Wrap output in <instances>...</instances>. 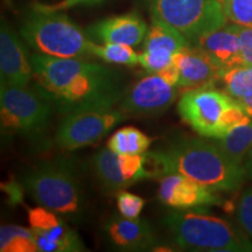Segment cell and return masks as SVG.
Listing matches in <instances>:
<instances>
[{
  "mask_svg": "<svg viewBox=\"0 0 252 252\" xmlns=\"http://www.w3.org/2000/svg\"><path fill=\"white\" fill-rule=\"evenodd\" d=\"M37 90L63 115L96 108H112L125 94L121 74L82 59L31 56Z\"/></svg>",
  "mask_w": 252,
  "mask_h": 252,
  "instance_id": "cell-1",
  "label": "cell"
},
{
  "mask_svg": "<svg viewBox=\"0 0 252 252\" xmlns=\"http://www.w3.org/2000/svg\"><path fill=\"white\" fill-rule=\"evenodd\" d=\"M100 1H103V0H63L62 2H60L58 5H53V6L48 5V7L61 11V9L72 7V6H76L80 4H97V2H100Z\"/></svg>",
  "mask_w": 252,
  "mask_h": 252,
  "instance_id": "cell-29",
  "label": "cell"
},
{
  "mask_svg": "<svg viewBox=\"0 0 252 252\" xmlns=\"http://www.w3.org/2000/svg\"><path fill=\"white\" fill-rule=\"evenodd\" d=\"M145 206V200L138 195L126 190H119L117 194V207L122 216L126 219H138Z\"/></svg>",
  "mask_w": 252,
  "mask_h": 252,
  "instance_id": "cell-26",
  "label": "cell"
},
{
  "mask_svg": "<svg viewBox=\"0 0 252 252\" xmlns=\"http://www.w3.org/2000/svg\"><path fill=\"white\" fill-rule=\"evenodd\" d=\"M33 76L31 59L17 34L5 23L0 31V78L1 84L27 87Z\"/></svg>",
  "mask_w": 252,
  "mask_h": 252,
  "instance_id": "cell-15",
  "label": "cell"
},
{
  "mask_svg": "<svg viewBox=\"0 0 252 252\" xmlns=\"http://www.w3.org/2000/svg\"><path fill=\"white\" fill-rule=\"evenodd\" d=\"M91 54L108 63L123 65H135L139 63V54L132 49V46L123 43H103L91 45Z\"/></svg>",
  "mask_w": 252,
  "mask_h": 252,
  "instance_id": "cell-24",
  "label": "cell"
},
{
  "mask_svg": "<svg viewBox=\"0 0 252 252\" xmlns=\"http://www.w3.org/2000/svg\"><path fill=\"white\" fill-rule=\"evenodd\" d=\"M149 27L138 13L106 18L88 28V33L103 43L137 46L146 37Z\"/></svg>",
  "mask_w": 252,
  "mask_h": 252,
  "instance_id": "cell-18",
  "label": "cell"
},
{
  "mask_svg": "<svg viewBox=\"0 0 252 252\" xmlns=\"http://www.w3.org/2000/svg\"><path fill=\"white\" fill-rule=\"evenodd\" d=\"M126 113L121 109L96 108L64 115L56 132V144L63 150H77L102 139L122 123Z\"/></svg>",
  "mask_w": 252,
  "mask_h": 252,
  "instance_id": "cell-8",
  "label": "cell"
},
{
  "mask_svg": "<svg viewBox=\"0 0 252 252\" xmlns=\"http://www.w3.org/2000/svg\"><path fill=\"white\" fill-rule=\"evenodd\" d=\"M21 185L41 207L67 217L83 213L86 198L80 174L70 159L58 158L25 172Z\"/></svg>",
  "mask_w": 252,
  "mask_h": 252,
  "instance_id": "cell-3",
  "label": "cell"
},
{
  "mask_svg": "<svg viewBox=\"0 0 252 252\" xmlns=\"http://www.w3.org/2000/svg\"><path fill=\"white\" fill-rule=\"evenodd\" d=\"M2 188H6L7 193L11 195V201H13L14 203L18 202V201L21 198V195H23V193H21V188L19 185L13 184L12 185V188H8L7 186L2 185Z\"/></svg>",
  "mask_w": 252,
  "mask_h": 252,
  "instance_id": "cell-30",
  "label": "cell"
},
{
  "mask_svg": "<svg viewBox=\"0 0 252 252\" xmlns=\"http://www.w3.org/2000/svg\"><path fill=\"white\" fill-rule=\"evenodd\" d=\"M152 178L181 174L212 190L235 191L247 178L244 166L230 160L216 143L201 138L173 141L163 150L145 153Z\"/></svg>",
  "mask_w": 252,
  "mask_h": 252,
  "instance_id": "cell-2",
  "label": "cell"
},
{
  "mask_svg": "<svg viewBox=\"0 0 252 252\" xmlns=\"http://www.w3.org/2000/svg\"><path fill=\"white\" fill-rule=\"evenodd\" d=\"M20 34L41 54L82 60L93 56V41L68 15L48 5L33 6V11L23 20Z\"/></svg>",
  "mask_w": 252,
  "mask_h": 252,
  "instance_id": "cell-4",
  "label": "cell"
},
{
  "mask_svg": "<svg viewBox=\"0 0 252 252\" xmlns=\"http://www.w3.org/2000/svg\"><path fill=\"white\" fill-rule=\"evenodd\" d=\"M235 99L210 86L189 89L178 104L181 118L198 134L206 138L220 137V122Z\"/></svg>",
  "mask_w": 252,
  "mask_h": 252,
  "instance_id": "cell-9",
  "label": "cell"
},
{
  "mask_svg": "<svg viewBox=\"0 0 252 252\" xmlns=\"http://www.w3.org/2000/svg\"><path fill=\"white\" fill-rule=\"evenodd\" d=\"M173 63L180 71L179 88L195 89L220 80V71L196 47L190 45L173 55Z\"/></svg>",
  "mask_w": 252,
  "mask_h": 252,
  "instance_id": "cell-19",
  "label": "cell"
},
{
  "mask_svg": "<svg viewBox=\"0 0 252 252\" xmlns=\"http://www.w3.org/2000/svg\"><path fill=\"white\" fill-rule=\"evenodd\" d=\"M1 252H35L37 244L32 229L20 225H2L0 229Z\"/></svg>",
  "mask_w": 252,
  "mask_h": 252,
  "instance_id": "cell-22",
  "label": "cell"
},
{
  "mask_svg": "<svg viewBox=\"0 0 252 252\" xmlns=\"http://www.w3.org/2000/svg\"><path fill=\"white\" fill-rule=\"evenodd\" d=\"M245 173H247V178H251L252 179V149L250 152H249L247 159L243 163Z\"/></svg>",
  "mask_w": 252,
  "mask_h": 252,
  "instance_id": "cell-32",
  "label": "cell"
},
{
  "mask_svg": "<svg viewBox=\"0 0 252 252\" xmlns=\"http://www.w3.org/2000/svg\"><path fill=\"white\" fill-rule=\"evenodd\" d=\"M191 45L196 47L212 61L215 67L223 72L243 65L241 42L231 25L204 34Z\"/></svg>",
  "mask_w": 252,
  "mask_h": 252,
  "instance_id": "cell-16",
  "label": "cell"
},
{
  "mask_svg": "<svg viewBox=\"0 0 252 252\" xmlns=\"http://www.w3.org/2000/svg\"><path fill=\"white\" fill-rule=\"evenodd\" d=\"M60 216L41 206L28 210V222L35 237L37 250L42 252L86 251L80 236Z\"/></svg>",
  "mask_w": 252,
  "mask_h": 252,
  "instance_id": "cell-10",
  "label": "cell"
},
{
  "mask_svg": "<svg viewBox=\"0 0 252 252\" xmlns=\"http://www.w3.org/2000/svg\"><path fill=\"white\" fill-rule=\"evenodd\" d=\"M163 224L179 247L191 250L248 252L252 243L225 220L197 210L178 209L163 217Z\"/></svg>",
  "mask_w": 252,
  "mask_h": 252,
  "instance_id": "cell-5",
  "label": "cell"
},
{
  "mask_svg": "<svg viewBox=\"0 0 252 252\" xmlns=\"http://www.w3.org/2000/svg\"><path fill=\"white\" fill-rule=\"evenodd\" d=\"M94 166L100 182L111 190H122L135 182L152 178L145 161V153L118 154L106 147L96 153Z\"/></svg>",
  "mask_w": 252,
  "mask_h": 252,
  "instance_id": "cell-11",
  "label": "cell"
},
{
  "mask_svg": "<svg viewBox=\"0 0 252 252\" xmlns=\"http://www.w3.org/2000/svg\"><path fill=\"white\" fill-rule=\"evenodd\" d=\"M237 102L239 105H241V108L244 110V112L249 116V117L252 118V96L248 97V98L237 100Z\"/></svg>",
  "mask_w": 252,
  "mask_h": 252,
  "instance_id": "cell-31",
  "label": "cell"
},
{
  "mask_svg": "<svg viewBox=\"0 0 252 252\" xmlns=\"http://www.w3.org/2000/svg\"><path fill=\"white\" fill-rule=\"evenodd\" d=\"M178 88L159 74H151L126 91L119 108L132 115H153L168 109L178 96Z\"/></svg>",
  "mask_w": 252,
  "mask_h": 252,
  "instance_id": "cell-12",
  "label": "cell"
},
{
  "mask_svg": "<svg viewBox=\"0 0 252 252\" xmlns=\"http://www.w3.org/2000/svg\"><path fill=\"white\" fill-rule=\"evenodd\" d=\"M152 19L171 25L189 42L226 26L220 0H144Z\"/></svg>",
  "mask_w": 252,
  "mask_h": 252,
  "instance_id": "cell-6",
  "label": "cell"
},
{
  "mask_svg": "<svg viewBox=\"0 0 252 252\" xmlns=\"http://www.w3.org/2000/svg\"><path fill=\"white\" fill-rule=\"evenodd\" d=\"M231 26L239 37L243 64L252 65V27L236 24H232Z\"/></svg>",
  "mask_w": 252,
  "mask_h": 252,
  "instance_id": "cell-28",
  "label": "cell"
},
{
  "mask_svg": "<svg viewBox=\"0 0 252 252\" xmlns=\"http://www.w3.org/2000/svg\"><path fill=\"white\" fill-rule=\"evenodd\" d=\"M54 105L39 90L1 84L0 121L1 130L21 135L42 132L48 125Z\"/></svg>",
  "mask_w": 252,
  "mask_h": 252,
  "instance_id": "cell-7",
  "label": "cell"
},
{
  "mask_svg": "<svg viewBox=\"0 0 252 252\" xmlns=\"http://www.w3.org/2000/svg\"><path fill=\"white\" fill-rule=\"evenodd\" d=\"M225 93L236 100L252 96V65H239L220 76Z\"/></svg>",
  "mask_w": 252,
  "mask_h": 252,
  "instance_id": "cell-23",
  "label": "cell"
},
{
  "mask_svg": "<svg viewBox=\"0 0 252 252\" xmlns=\"http://www.w3.org/2000/svg\"><path fill=\"white\" fill-rule=\"evenodd\" d=\"M188 46L190 42L184 34L171 25L152 19L144 40V53L139 54V64L149 74H158L171 64L176 52Z\"/></svg>",
  "mask_w": 252,
  "mask_h": 252,
  "instance_id": "cell-13",
  "label": "cell"
},
{
  "mask_svg": "<svg viewBox=\"0 0 252 252\" xmlns=\"http://www.w3.org/2000/svg\"><path fill=\"white\" fill-rule=\"evenodd\" d=\"M215 143L230 160L243 165L252 149V119L247 124L235 127L223 137L217 138Z\"/></svg>",
  "mask_w": 252,
  "mask_h": 252,
  "instance_id": "cell-20",
  "label": "cell"
},
{
  "mask_svg": "<svg viewBox=\"0 0 252 252\" xmlns=\"http://www.w3.org/2000/svg\"><path fill=\"white\" fill-rule=\"evenodd\" d=\"M223 9L232 24L252 27V0H220Z\"/></svg>",
  "mask_w": 252,
  "mask_h": 252,
  "instance_id": "cell-25",
  "label": "cell"
},
{
  "mask_svg": "<svg viewBox=\"0 0 252 252\" xmlns=\"http://www.w3.org/2000/svg\"><path fill=\"white\" fill-rule=\"evenodd\" d=\"M152 139L138 128L127 126L115 132L108 141V147L118 154L138 156L146 153Z\"/></svg>",
  "mask_w": 252,
  "mask_h": 252,
  "instance_id": "cell-21",
  "label": "cell"
},
{
  "mask_svg": "<svg viewBox=\"0 0 252 252\" xmlns=\"http://www.w3.org/2000/svg\"><path fill=\"white\" fill-rule=\"evenodd\" d=\"M109 242L124 251H139L156 247L158 238L154 229L146 220L113 216L108 220L105 228Z\"/></svg>",
  "mask_w": 252,
  "mask_h": 252,
  "instance_id": "cell-17",
  "label": "cell"
},
{
  "mask_svg": "<svg viewBox=\"0 0 252 252\" xmlns=\"http://www.w3.org/2000/svg\"><path fill=\"white\" fill-rule=\"evenodd\" d=\"M158 195L163 204L174 209H191L220 203V198L212 189L176 173L162 176Z\"/></svg>",
  "mask_w": 252,
  "mask_h": 252,
  "instance_id": "cell-14",
  "label": "cell"
},
{
  "mask_svg": "<svg viewBox=\"0 0 252 252\" xmlns=\"http://www.w3.org/2000/svg\"><path fill=\"white\" fill-rule=\"evenodd\" d=\"M237 216L241 225L252 237V188H249L242 194L238 203Z\"/></svg>",
  "mask_w": 252,
  "mask_h": 252,
  "instance_id": "cell-27",
  "label": "cell"
}]
</instances>
